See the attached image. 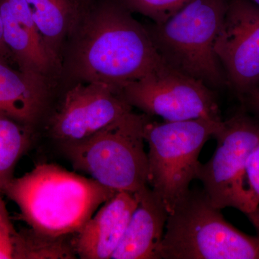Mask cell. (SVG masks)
Returning <instances> with one entry per match:
<instances>
[{
  "label": "cell",
  "instance_id": "6da1fadb",
  "mask_svg": "<svg viewBox=\"0 0 259 259\" xmlns=\"http://www.w3.org/2000/svg\"><path fill=\"white\" fill-rule=\"evenodd\" d=\"M81 25L69 64L81 82L105 83L120 91L164 63L147 28L122 5L105 3Z\"/></svg>",
  "mask_w": 259,
  "mask_h": 259
},
{
  "label": "cell",
  "instance_id": "7a4b0ae2",
  "mask_svg": "<svg viewBox=\"0 0 259 259\" xmlns=\"http://www.w3.org/2000/svg\"><path fill=\"white\" fill-rule=\"evenodd\" d=\"M117 193L93 178L53 163H40L14 178L4 193L29 228L44 236H74Z\"/></svg>",
  "mask_w": 259,
  "mask_h": 259
},
{
  "label": "cell",
  "instance_id": "3957f363",
  "mask_svg": "<svg viewBox=\"0 0 259 259\" xmlns=\"http://www.w3.org/2000/svg\"><path fill=\"white\" fill-rule=\"evenodd\" d=\"M228 0H192L171 18L147 30L167 64L209 88L227 83L214 44Z\"/></svg>",
  "mask_w": 259,
  "mask_h": 259
},
{
  "label": "cell",
  "instance_id": "277c9868",
  "mask_svg": "<svg viewBox=\"0 0 259 259\" xmlns=\"http://www.w3.org/2000/svg\"><path fill=\"white\" fill-rule=\"evenodd\" d=\"M148 119L131 112L88 139L61 147L75 169L115 192L136 193L148 186L144 137Z\"/></svg>",
  "mask_w": 259,
  "mask_h": 259
},
{
  "label": "cell",
  "instance_id": "5b68a950",
  "mask_svg": "<svg viewBox=\"0 0 259 259\" xmlns=\"http://www.w3.org/2000/svg\"><path fill=\"white\" fill-rule=\"evenodd\" d=\"M221 210L204 190H190L168 214L161 259H259L258 235L238 231Z\"/></svg>",
  "mask_w": 259,
  "mask_h": 259
},
{
  "label": "cell",
  "instance_id": "8992f818",
  "mask_svg": "<svg viewBox=\"0 0 259 259\" xmlns=\"http://www.w3.org/2000/svg\"><path fill=\"white\" fill-rule=\"evenodd\" d=\"M210 119L154 122L144 126L148 146V186L171 213L187 197L204 145L222 125Z\"/></svg>",
  "mask_w": 259,
  "mask_h": 259
},
{
  "label": "cell",
  "instance_id": "52a82bcc",
  "mask_svg": "<svg viewBox=\"0 0 259 259\" xmlns=\"http://www.w3.org/2000/svg\"><path fill=\"white\" fill-rule=\"evenodd\" d=\"M120 92L131 107L148 116H158L166 122L200 118L222 120L212 89L165 61Z\"/></svg>",
  "mask_w": 259,
  "mask_h": 259
},
{
  "label": "cell",
  "instance_id": "ba28073f",
  "mask_svg": "<svg viewBox=\"0 0 259 259\" xmlns=\"http://www.w3.org/2000/svg\"><path fill=\"white\" fill-rule=\"evenodd\" d=\"M213 138L217 148L212 158L197 168L196 179L214 207H233L249 212L244 190L245 166L248 156L259 142V124L238 113L223 121Z\"/></svg>",
  "mask_w": 259,
  "mask_h": 259
},
{
  "label": "cell",
  "instance_id": "9c48e42d",
  "mask_svg": "<svg viewBox=\"0 0 259 259\" xmlns=\"http://www.w3.org/2000/svg\"><path fill=\"white\" fill-rule=\"evenodd\" d=\"M227 83L248 95L259 83V8L248 0H228L214 44Z\"/></svg>",
  "mask_w": 259,
  "mask_h": 259
},
{
  "label": "cell",
  "instance_id": "30bf717a",
  "mask_svg": "<svg viewBox=\"0 0 259 259\" xmlns=\"http://www.w3.org/2000/svg\"><path fill=\"white\" fill-rule=\"evenodd\" d=\"M133 107L120 92L101 83H78L66 93L50 122V132L63 143L90 137L120 120Z\"/></svg>",
  "mask_w": 259,
  "mask_h": 259
},
{
  "label": "cell",
  "instance_id": "8fae6325",
  "mask_svg": "<svg viewBox=\"0 0 259 259\" xmlns=\"http://www.w3.org/2000/svg\"><path fill=\"white\" fill-rule=\"evenodd\" d=\"M136 194L117 192L102 204L73 236L72 244L82 259H111L137 207Z\"/></svg>",
  "mask_w": 259,
  "mask_h": 259
},
{
  "label": "cell",
  "instance_id": "7c38bea8",
  "mask_svg": "<svg viewBox=\"0 0 259 259\" xmlns=\"http://www.w3.org/2000/svg\"><path fill=\"white\" fill-rule=\"evenodd\" d=\"M135 194L137 207L111 259H161L168 216L166 206L149 186Z\"/></svg>",
  "mask_w": 259,
  "mask_h": 259
},
{
  "label": "cell",
  "instance_id": "4fadbf2b",
  "mask_svg": "<svg viewBox=\"0 0 259 259\" xmlns=\"http://www.w3.org/2000/svg\"><path fill=\"white\" fill-rule=\"evenodd\" d=\"M46 80L15 69L0 56V113L31 127L47 101Z\"/></svg>",
  "mask_w": 259,
  "mask_h": 259
},
{
  "label": "cell",
  "instance_id": "5bb4252c",
  "mask_svg": "<svg viewBox=\"0 0 259 259\" xmlns=\"http://www.w3.org/2000/svg\"><path fill=\"white\" fill-rule=\"evenodd\" d=\"M0 15L5 44L19 69L46 80L48 75L58 67L45 48L15 18L6 0H0Z\"/></svg>",
  "mask_w": 259,
  "mask_h": 259
},
{
  "label": "cell",
  "instance_id": "9a60e30c",
  "mask_svg": "<svg viewBox=\"0 0 259 259\" xmlns=\"http://www.w3.org/2000/svg\"><path fill=\"white\" fill-rule=\"evenodd\" d=\"M54 64L60 66L61 50L66 37L77 25L78 15L71 0H25Z\"/></svg>",
  "mask_w": 259,
  "mask_h": 259
},
{
  "label": "cell",
  "instance_id": "2e32d148",
  "mask_svg": "<svg viewBox=\"0 0 259 259\" xmlns=\"http://www.w3.org/2000/svg\"><path fill=\"white\" fill-rule=\"evenodd\" d=\"M30 143V127L0 113V193L14 179L15 166Z\"/></svg>",
  "mask_w": 259,
  "mask_h": 259
},
{
  "label": "cell",
  "instance_id": "e0dca14e",
  "mask_svg": "<svg viewBox=\"0 0 259 259\" xmlns=\"http://www.w3.org/2000/svg\"><path fill=\"white\" fill-rule=\"evenodd\" d=\"M70 236L50 237L30 228L17 232L13 259H74L76 252Z\"/></svg>",
  "mask_w": 259,
  "mask_h": 259
},
{
  "label": "cell",
  "instance_id": "ac0fdd59",
  "mask_svg": "<svg viewBox=\"0 0 259 259\" xmlns=\"http://www.w3.org/2000/svg\"><path fill=\"white\" fill-rule=\"evenodd\" d=\"M122 5L160 24L182 10L192 0H120Z\"/></svg>",
  "mask_w": 259,
  "mask_h": 259
},
{
  "label": "cell",
  "instance_id": "d6986e66",
  "mask_svg": "<svg viewBox=\"0 0 259 259\" xmlns=\"http://www.w3.org/2000/svg\"><path fill=\"white\" fill-rule=\"evenodd\" d=\"M244 190L250 212L259 205V142L250 153L247 161Z\"/></svg>",
  "mask_w": 259,
  "mask_h": 259
},
{
  "label": "cell",
  "instance_id": "ffe728a7",
  "mask_svg": "<svg viewBox=\"0 0 259 259\" xmlns=\"http://www.w3.org/2000/svg\"><path fill=\"white\" fill-rule=\"evenodd\" d=\"M0 193V259H13L17 231Z\"/></svg>",
  "mask_w": 259,
  "mask_h": 259
},
{
  "label": "cell",
  "instance_id": "44dd1931",
  "mask_svg": "<svg viewBox=\"0 0 259 259\" xmlns=\"http://www.w3.org/2000/svg\"><path fill=\"white\" fill-rule=\"evenodd\" d=\"M0 56L6 58L8 59H13V56L7 47L3 37V20H2L1 15H0Z\"/></svg>",
  "mask_w": 259,
  "mask_h": 259
},
{
  "label": "cell",
  "instance_id": "7402d4cb",
  "mask_svg": "<svg viewBox=\"0 0 259 259\" xmlns=\"http://www.w3.org/2000/svg\"><path fill=\"white\" fill-rule=\"evenodd\" d=\"M248 95L250 105L259 114V83Z\"/></svg>",
  "mask_w": 259,
  "mask_h": 259
},
{
  "label": "cell",
  "instance_id": "603a6c76",
  "mask_svg": "<svg viewBox=\"0 0 259 259\" xmlns=\"http://www.w3.org/2000/svg\"><path fill=\"white\" fill-rule=\"evenodd\" d=\"M246 214L247 217L249 219L250 223L254 226L259 236V205L256 208L253 209V211L247 213V214Z\"/></svg>",
  "mask_w": 259,
  "mask_h": 259
},
{
  "label": "cell",
  "instance_id": "cb8c5ba5",
  "mask_svg": "<svg viewBox=\"0 0 259 259\" xmlns=\"http://www.w3.org/2000/svg\"><path fill=\"white\" fill-rule=\"evenodd\" d=\"M248 1H250V3H252L253 4L256 5V6L258 7L259 8V0H248Z\"/></svg>",
  "mask_w": 259,
  "mask_h": 259
}]
</instances>
